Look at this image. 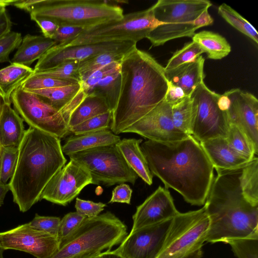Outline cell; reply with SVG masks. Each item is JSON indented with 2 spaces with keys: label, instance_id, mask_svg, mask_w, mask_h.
I'll use <instances>...</instances> for the list:
<instances>
[{
  "label": "cell",
  "instance_id": "obj_23",
  "mask_svg": "<svg viewBox=\"0 0 258 258\" xmlns=\"http://www.w3.org/2000/svg\"><path fill=\"white\" fill-rule=\"evenodd\" d=\"M11 105L4 103L3 106L0 116V143L2 147L19 148L26 131L24 120Z\"/></svg>",
  "mask_w": 258,
  "mask_h": 258
},
{
  "label": "cell",
  "instance_id": "obj_48",
  "mask_svg": "<svg viewBox=\"0 0 258 258\" xmlns=\"http://www.w3.org/2000/svg\"><path fill=\"white\" fill-rule=\"evenodd\" d=\"M30 18L40 27L43 36L53 39L58 25L52 20L40 16L31 14Z\"/></svg>",
  "mask_w": 258,
  "mask_h": 258
},
{
  "label": "cell",
  "instance_id": "obj_6",
  "mask_svg": "<svg viewBox=\"0 0 258 258\" xmlns=\"http://www.w3.org/2000/svg\"><path fill=\"white\" fill-rule=\"evenodd\" d=\"M127 234L124 223L109 211L86 218L76 232L49 258H76L109 250Z\"/></svg>",
  "mask_w": 258,
  "mask_h": 258
},
{
  "label": "cell",
  "instance_id": "obj_49",
  "mask_svg": "<svg viewBox=\"0 0 258 258\" xmlns=\"http://www.w3.org/2000/svg\"><path fill=\"white\" fill-rule=\"evenodd\" d=\"M132 192L133 190L129 185L125 183L119 184L112 190V197L108 203L131 204Z\"/></svg>",
  "mask_w": 258,
  "mask_h": 258
},
{
  "label": "cell",
  "instance_id": "obj_5",
  "mask_svg": "<svg viewBox=\"0 0 258 258\" xmlns=\"http://www.w3.org/2000/svg\"><path fill=\"white\" fill-rule=\"evenodd\" d=\"M102 0H16L13 6L49 18L58 25L79 27L84 30L117 21L123 17L122 9Z\"/></svg>",
  "mask_w": 258,
  "mask_h": 258
},
{
  "label": "cell",
  "instance_id": "obj_21",
  "mask_svg": "<svg viewBox=\"0 0 258 258\" xmlns=\"http://www.w3.org/2000/svg\"><path fill=\"white\" fill-rule=\"evenodd\" d=\"M205 58L202 55L194 61L184 63L165 72L168 82L179 87L186 96H190L198 86L204 82Z\"/></svg>",
  "mask_w": 258,
  "mask_h": 258
},
{
  "label": "cell",
  "instance_id": "obj_33",
  "mask_svg": "<svg viewBox=\"0 0 258 258\" xmlns=\"http://www.w3.org/2000/svg\"><path fill=\"white\" fill-rule=\"evenodd\" d=\"M218 13L228 23L258 44V33L254 27L238 12L226 4L218 8Z\"/></svg>",
  "mask_w": 258,
  "mask_h": 258
},
{
  "label": "cell",
  "instance_id": "obj_2",
  "mask_svg": "<svg viewBox=\"0 0 258 258\" xmlns=\"http://www.w3.org/2000/svg\"><path fill=\"white\" fill-rule=\"evenodd\" d=\"M120 72V93L110 127L116 135L162 102L168 89L164 68L137 47L125 56Z\"/></svg>",
  "mask_w": 258,
  "mask_h": 258
},
{
  "label": "cell",
  "instance_id": "obj_42",
  "mask_svg": "<svg viewBox=\"0 0 258 258\" xmlns=\"http://www.w3.org/2000/svg\"><path fill=\"white\" fill-rule=\"evenodd\" d=\"M227 243L238 258H258V236L233 239Z\"/></svg>",
  "mask_w": 258,
  "mask_h": 258
},
{
  "label": "cell",
  "instance_id": "obj_16",
  "mask_svg": "<svg viewBox=\"0 0 258 258\" xmlns=\"http://www.w3.org/2000/svg\"><path fill=\"white\" fill-rule=\"evenodd\" d=\"M137 47L133 41L105 42L60 47L57 44L48 50L38 60L34 73L53 69L69 60L82 61L107 51L132 50Z\"/></svg>",
  "mask_w": 258,
  "mask_h": 258
},
{
  "label": "cell",
  "instance_id": "obj_38",
  "mask_svg": "<svg viewBox=\"0 0 258 258\" xmlns=\"http://www.w3.org/2000/svg\"><path fill=\"white\" fill-rule=\"evenodd\" d=\"M79 62L77 60H69L53 69L34 73L56 79L81 83L78 73Z\"/></svg>",
  "mask_w": 258,
  "mask_h": 258
},
{
  "label": "cell",
  "instance_id": "obj_13",
  "mask_svg": "<svg viewBox=\"0 0 258 258\" xmlns=\"http://www.w3.org/2000/svg\"><path fill=\"white\" fill-rule=\"evenodd\" d=\"M92 184L89 171L76 161L70 162L57 171L43 190L40 200L66 206L87 185Z\"/></svg>",
  "mask_w": 258,
  "mask_h": 258
},
{
  "label": "cell",
  "instance_id": "obj_56",
  "mask_svg": "<svg viewBox=\"0 0 258 258\" xmlns=\"http://www.w3.org/2000/svg\"><path fill=\"white\" fill-rule=\"evenodd\" d=\"M102 252L93 253L88 254H85L81 256H79L76 258H96L99 256Z\"/></svg>",
  "mask_w": 258,
  "mask_h": 258
},
{
  "label": "cell",
  "instance_id": "obj_14",
  "mask_svg": "<svg viewBox=\"0 0 258 258\" xmlns=\"http://www.w3.org/2000/svg\"><path fill=\"white\" fill-rule=\"evenodd\" d=\"M0 244L4 250L22 251L36 258H49L59 248L56 236L35 228L29 223L0 232Z\"/></svg>",
  "mask_w": 258,
  "mask_h": 258
},
{
  "label": "cell",
  "instance_id": "obj_12",
  "mask_svg": "<svg viewBox=\"0 0 258 258\" xmlns=\"http://www.w3.org/2000/svg\"><path fill=\"white\" fill-rule=\"evenodd\" d=\"M219 96L204 82L190 96L194 101L190 135L199 142L227 136L230 124L226 112L218 107Z\"/></svg>",
  "mask_w": 258,
  "mask_h": 258
},
{
  "label": "cell",
  "instance_id": "obj_53",
  "mask_svg": "<svg viewBox=\"0 0 258 258\" xmlns=\"http://www.w3.org/2000/svg\"><path fill=\"white\" fill-rule=\"evenodd\" d=\"M10 190L9 183L0 181V207L3 205L7 193Z\"/></svg>",
  "mask_w": 258,
  "mask_h": 258
},
{
  "label": "cell",
  "instance_id": "obj_7",
  "mask_svg": "<svg viewBox=\"0 0 258 258\" xmlns=\"http://www.w3.org/2000/svg\"><path fill=\"white\" fill-rule=\"evenodd\" d=\"M87 95L82 89L63 109L59 110L21 86L11 96L14 109L29 126L61 139L70 133V117Z\"/></svg>",
  "mask_w": 258,
  "mask_h": 258
},
{
  "label": "cell",
  "instance_id": "obj_43",
  "mask_svg": "<svg viewBox=\"0 0 258 258\" xmlns=\"http://www.w3.org/2000/svg\"><path fill=\"white\" fill-rule=\"evenodd\" d=\"M20 33L10 31L0 37V63L10 62V53L18 48L22 42Z\"/></svg>",
  "mask_w": 258,
  "mask_h": 258
},
{
  "label": "cell",
  "instance_id": "obj_58",
  "mask_svg": "<svg viewBox=\"0 0 258 258\" xmlns=\"http://www.w3.org/2000/svg\"><path fill=\"white\" fill-rule=\"evenodd\" d=\"M4 250L0 244V258H4L3 255Z\"/></svg>",
  "mask_w": 258,
  "mask_h": 258
},
{
  "label": "cell",
  "instance_id": "obj_22",
  "mask_svg": "<svg viewBox=\"0 0 258 258\" xmlns=\"http://www.w3.org/2000/svg\"><path fill=\"white\" fill-rule=\"evenodd\" d=\"M120 137L110 129L78 135L69 138L62 146V151L68 156L82 151L110 145L116 144Z\"/></svg>",
  "mask_w": 258,
  "mask_h": 258
},
{
  "label": "cell",
  "instance_id": "obj_36",
  "mask_svg": "<svg viewBox=\"0 0 258 258\" xmlns=\"http://www.w3.org/2000/svg\"><path fill=\"white\" fill-rule=\"evenodd\" d=\"M203 53L201 47L192 41L186 43L181 48L177 50L172 54L164 70L168 71L184 63L193 61Z\"/></svg>",
  "mask_w": 258,
  "mask_h": 258
},
{
  "label": "cell",
  "instance_id": "obj_17",
  "mask_svg": "<svg viewBox=\"0 0 258 258\" xmlns=\"http://www.w3.org/2000/svg\"><path fill=\"white\" fill-rule=\"evenodd\" d=\"M123 133H132L159 142L177 141L188 136L177 129L172 117L171 105L164 100Z\"/></svg>",
  "mask_w": 258,
  "mask_h": 258
},
{
  "label": "cell",
  "instance_id": "obj_34",
  "mask_svg": "<svg viewBox=\"0 0 258 258\" xmlns=\"http://www.w3.org/2000/svg\"><path fill=\"white\" fill-rule=\"evenodd\" d=\"M229 146L238 154L248 161L254 159L257 153L246 136L236 125L230 124L229 131L226 138Z\"/></svg>",
  "mask_w": 258,
  "mask_h": 258
},
{
  "label": "cell",
  "instance_id": "obj_39",
  "mask_svg": "<svg viewBox=\"0 0 258 258\" xmlns=\"http://www.w3.org/2000/svg\"><path fill=\"white\" fill-rule=\"evenodd\" d=\"M86 218L77 212H70L63 217L57 236L59 247L76 232Z\"/></svg>",
  "mask_w": 258,
  "mask_h": 258
},
{
  "label": "cell",
  "instance_id": "obj_9",
  "mask_svg": "<svg viewBox=\"0 0 258 258\" xmlns=\"http://www.w3.org/2000/svg\"><path fill=\"white\" fill-rule=\"evenodd\" d=\"M209 223L204 206L196 211L179 212L172 219L156 258H201Z\"/></svg>",
  "mask_w": 258,
  "mask_h": 258
},
{
  "label": "cell",
  "instance_id": "obj_10",
  "mask_svg": "<svg viewBox=\"0 0 258 258\" xmlns=\"http://www.w3.org/2000/svg\"><path fill=\"white\" fill-rule=\"evenodd\" d=\"M163 24L155 18L152 6L144 10L123 15L122 19L84 30L77 37L60 47L105 42H137L147 37L155 27Z\"/></svg>",
  "mask_w": 258,
  "mask_h": 258
},
{
  "label": "cell",
  "instance_id": "obj_30",
  "mask_svg": "<svg viewBox=\"0 0 258 258\" xmlns=\"http://www.w3.org/2000/svg\"><path fill=\"white\" fill-rule=\"evenodd\" d=\"M134 49L107 51L80 61L78 73L81 82L85 81L94 72L107 64L114 62L120 63L125 56Z\"/></svg>",
  "mask_w": 258,
  "mask_h": 258
},
{
  "label": "cell",
  "instance_id": "obj_31",
  "mask_svg": "<svg viewBox=\"0 0 258 258\" xmlns=\"http://www.w3.org/2000/svg\"><path fill=\"white\" fill-rule=\"evenodd\" d=\"M120 69L99 82L86 95L94 94L105 99L113 112L117 105L121 90Z\"/></svg>",
  "mask_w": 258,
  "mask_h": 258
},
{
  "label": "cell",
  "instance_id": "obj_46",
  "mask_svg": "<svg viewBox=\"0 0 258 258\" xmlns=\"http://www.w3.org/2000/svg\"><path fill=\"white\" fill-rule=\"evenodd\" d=\"M75 208L76 212L84 215L86 218H93L97 216L104 210L106 204L101 202L95 203L93 201L77 198Z\"/></svg>",
  "mask_w": 258,
  "mask_h": 258
},
{
  "label": "cell",
  "instance_id": "obj_19",
  "mask_svg": "<svg viewBox=\"0 0 258 258\" xmlns=\"http://www.w3.org/2000/svg\"><path fill=\"white\" fill-rule=\"evenodd\" d=\"M179 213L168 188L159 186L137 207L131 231L173 219Z\"/></svg>",
  "mask_w": 258,
  "mask_h": 258
},
{
  "label": "cell",
  "instance_id": "obj_3",
  "mask_svg": "<svg viewBox=\"0 0 258 258\" xmlns=\"http://www.w3.org/2000/svg\"><path fill=\"white\" fill-rule=\"evenodd\" d=\"M61 147L60 139L54 135L31 127L26 130L9 183L13 201L21 212L27 211L40 200L47 183L66 165Z\"/></svg>",
  "mask_w": 258,
  "mask_h": 258
},
{
  "label": "cell",
  "instance_id": "obj_45",
  "mask_svg": "<svg viewBox=\"0 0 258 258\" xmlns=\"http://www.w3.org/2000/svg\"><path fill=\"white\" fill-rule=\"evenodd\" d=\"M61 219L54 216H42L37 214L29 224L40 230L49 233L57 237Z\"/></svg>",
  "mask_w": 258,
  "mask_h": 258
},
{
  "label": "cell",
  "instance_id": "obj_29",
  "mask_svg": "<svg viewBox=\"0 0 258 258\" xmlns=\"http://www.w3.org/2000/svg\"><path fill=\"white\" fill-rule=\"evenodd\" d=\"M82 89L81 83H78L49 89L27 91L36 94L55 108L60 110L64 108Z\"/></svg>",
  "mask_w": 258,
  "mask_h": 258
},
{
  "label": "cell",
  "instance_id": "obj_1",
  "mask_svg": "<svg viewBox=\"0 0 258 258\" xmlns=\"http://www.w3.org/2000/svg\"><path fill=\"white\" fill-rule=\"evenodd\" d=\"M152 174L165 188L192 205H204L213 183L214 167L200 142L189 135L171 142L147 140L140 145Z\"/></svg>",
  "mask_w": 258,
  "mask_h": 258
},
{
  "label": "cell",
  "instance_id": "obj_35",
  "mask_svg": "<svg viewBox=\"0 0 258 258\" xmlns=\"http://www.w3.org/2000/svg\"><path fill=\"white\" fill-rule=\"evenodd\" d=\"M194 108L191 96L171 106L172 117L175 127L187 135H190V125Z\"/></svg>",
  "mask_w": 258,
  "mask_h": 258
},
{
  "label": "cell",
  "instance_id": "obj_4",
  "mask_svg": "<svg viewBox=\"0 0 258 258\" xmlns=\"http://www.w3.org/2000/svg\"><path fill=\"white\" fill-rule=\"evenodd\" d=\"M242 168L217 170L204 205L210 222L206 242L227 243L258 236V205L248 202L242 194L239 177Z\"/></svg>",
  "mask_w": 258,
  "mask_h": 258
},
{
  "label": "cell",
  "instance_id": "obj_15",
  "mask_svg": "<svg viewBox=\"0 0 258 258\" xmlns=\"http://www.w3.org/2000/svg\"><path fill=\"white\" fill-rule=\"evenodd\" d=\"M172 220L131 231L112 251L122 258H156L163 246Z\"/></svg>",
  "mask_w": 258,
  "mask_h": 258
},
{
  "label": "cell",
  "instance_id": "obj_47",
  "mask_svg": "<svg viewBox=\"0 0 258 258\" xmlns=\"http://www.w3.org/2000/svg\"><path fill=\"white\" fill-rule=\"evenodd\" d=\"M84 30L79 27L59 25L53 39L57 44H65L77 37Z\"/></svg>",
  "mask_w": 258,
  "mask_h": 258
},
{
  "label": "cell",
  "instance_id": "obj_59",
  "mask_svg": "<svg viewBox=\"0 0 258 258\" xmlns=\"http://www.w3.org/2000/svg\"><path fill=\"white\" fill-rule=\"evenodd\" d=\"M101 254H100L99 256H98V257H96V258H100V255H101Z\"/></svg>",
  "mask_w": 258,
  "mask_h": 258
},
{
  "label": "cell",
  "instance_id": "obj_24",
  "mask_svg": "<svg viewBox=\"0 0 258 258\" xmlns=\"http://www.w3.org/2000/svg\"><path fill=\"white\" fill-rule=\"evenodd\" d=\"M142 142V139L124 138L120 140L116 146L127 164L138 177L150 185L153 183V174L140 147Z\"/></svg>",
  "mask_w": 258,
  "mask_h": 258
},
{
  "label": "cell",
  "instance_id": "obj_32",
  "mask_svg": "<svg viewBox=\"0 0 258 258\" xmlns=\"http://www.w3.org/2000/svg\"><path fill=\"white\" fill-rule=\"evenodd\" d=\"M244 198L253 205H258V159L255 157L241 170L239 177Z\"/></svg>",
  "mask_w": 258,
  "mask_h": 258
},
{
  "label": "cell",
  "instance_id": "obj_20",
  "mask_svg": "<svg viewBox=\"0 0 258 258\" xmlns=\"http://www.w3.org/2000/svg\"><path fill=\"white\" fill-rule=\"evenodd\" d=\"M216 170H229L243 167L250 161L235 152L225 138L200 142Z\"/></svg>",
  "mask_w": 258,
  "mask_h": 258
},
{
  "label": "cell",
  "instance_id": "obj_8",
  "mask_svg": "<svg viewBox=\"0 0 258 258\" xmlns=\"http://www.w3.org/2000/svg\"><path fill=\"white\" fill-rule=\"evenodd\" d=\"M212 5L207 0H159L153 6L155 19L161 24L147 36L153 46L178 38L192 37L198 29L194 20Z\"/></svg>",
  "mask_w": 258,
  "mask_h": 258
},
{
  "label": "cell",
  "instance_id": "obj_26",
  "mask_svg": "<svg viewBox=\"0 0 258 258\" xmlns=\"http://www.w3.org/2000/svg\"><path fill=\"white\" fill-rule=\"evenodd\" d=\"M33 73L30 67L16 63L0 70V96L5 103L11 104L13 93Z\"/></svg>",
  "mask_w": 258,
  "mask_h": 258
},
{
  "label": "cell",
  "instance_id": "obj_41",
  "mask_svg": "<svg viewBox=\"0 0 258 258\" xmlns=\"http://www.w3.org/2000/svg\"><path fill=\"white\" fill-rule=\"evenodd\" d=\"M76 83H78L56 79L33 73L21 86L26 90H35L64 86Z\"/></svg>",
  "mask_w": 258,
  "mask_h": 258
},
{
  "label": "cell",
  "instance_id": "obj_44",
  "mask_svg": "<svg viewBox=\"0 0 258 258\" xmlns=\"http://www.w3.org/2000/svg\"><path fill=\"white\" fill-rule=\"evenodd\" d=\"M120 63L112 62L97 70L85 81L81 83L82 87L87 94L99 82L120 69Z\"/></svg>",
  "mask_w": 258,
  "mask_h": 258
},
{
  "label": "cell",
  "instance_id": "obj_55",
  "mask_svg": "<svg viewBox=\"0 0 258 258\" xmlns=\"http://www.w3.org/2000/svg\"><path fill=\"white\" fill-rule=\"evenodd\" d=\"M15 2L14 0H0V9H6L9 6H13Z\"/></svg>",
  "mask_w": 258,
  "mask_h": 258
},
{
  "label": "cell",
  "instance_id": "obj_37",
  "mask_svg": "<svg viewBox=\"0 0 258 258\" xmlns=\"http://www.w3.org/2000/svg\"><path fill=\"white\" fill-rule=\"evenodd\" d=\"M113 113L111 111L90 118L70 130V132L78 135L110 129Z\"/></svg>",
  "mask_w": 258,
  "mask_h": 258
},
{
  "label": "cell",
  "instance_id": "obj_28",
  "mask_svg": "<svg viewBox=\"0 0 258 258\" xmlns=\"http://www.w3.org/2000/svg\"><path fill=\"white\" fill-rule=\"evenodd\" d=\"M109 111L104 98L96 95H88L72 113L68 124L69 131L82 122Z\"/></svg>",
  "mask_w": 258,
  "mask_h": 258
},
{
  "label": "cell",
  "instance_id": "obj_54",
  "mask_svg": "<svg viewBox=\"0 0 258 258\" xmlns=\"http://www.w3.org/2000/svg\"><path fill=\"white\" fill-rule=\"evenodd\" d=\"M100 258H122L119 255L114 253L112 250H106L102 252Z\"/></svg>",
  "mask_w": 258,
  "mask_h": 258
},
{
  "label": "cell",
  "instance_id": "obj_27",
  "mask_svg": "<svg viewBox=\"0 0 258 258\" xmlns=\"http://www.w3.org/2000/svg\"><path fill=\"white\" fill-rule=\"evenodd\" d=\"M192 40L207 53L210 59H221L231 51L230 44L223 36L210 31L203 30L195 33Z\"/></svg>",
  "mask_w": 258,
  "mask_h": 258
},
{
  "label": "cell",
  "instance_id": "obj_51",
  "mask_svg": "<svg viewBox=\"0 0 258 258\" xmlns=\"http://www.w3.org/2000/svg\"><path fill=\"white\" fill-rule=\"evenodd\" d=\"M12 22L6 9H0V37L11 31Z\"/></svg>",
  "mask_w": 258,
  "mask_h": 258
},
{
  "label": "cell",
  "instance_id": "obj_57",
  "mask_svg": "<svg viewBox=\"0 0 258 258\" xmlns=\"http://www.w3.org/2000/svg\"><path fill=\"white\" fill-rule=\"evenodd\" d=\"M4 104V102L2 98L0 96V116H1V114L2 112V108H3V106ZM2 149V147L0 143V161H1V158Z\"/></svg>",
  "mask_w": 258,
  "mask_h": 258
},
{
  "label": "cell",
  "instance_id": "obj_25",
  "mask_svg": "<svg viewBox=\"0 0 258 258\" xmlns=\"http://www.w3.org/2000/svg\"><path fill=\"white\" fill-rule=\"evenodd\" d=\"M57 44L53 39L41 35H26L22 40L11 63L27 67L39 59L48 50Z\"/></svg>",
  "mask_w": 258,
  "mask_h": 258
},
{
  "label": "cell",
  "instance_id": "obj_40",
  "mask_svg": "<svg viewBox=\"0 0 258 258\" xmlns=\"http://www.w3.org/2000/svg\"><path fill=\"white\" fill-rule=\"evenodd\" d=\"M19 148L14 146L2 147L0 161V181L7 183L13 176L17 164Z\"/></svg>",
  "mask_w": 258,
  "mask_h": 258
},
{
  "label": "cell",
  "instance_id": "obj_11",
  "mask_svg": "<svg viewBox=\"0 0 258 258\" xmlns=\"http://www.w3.org/2000/svg\"><path fill=\"white\" fill-rule=\"evenodd\" d=\"M68 156L89 171L93 184L106 186L125 182L134 184L138 178L116 144L82 151Z\"/></svg>",
  "mask_w": 258,
  "mask_h": 258
},
{
  "label": "cell",
  "instance_id": "obj_52",
  "mask_svg": "<svg viewBox=\"0 0 258 258\" xmlns=\"http://www.w3.org/2000/svg\"><path fill=\"white\" fill-rule=\"evenodd\" d=\"M214 20L208 12V10L202 13L194 21V25L198 29L202 27L212 25Z\"/></svg>",
  "mask_w": 258,
  "mask_h": 258
},
{
  "label": "cell",
  "instance_id": "obj_18",
  "mask_svg": "<svg viewBox=\"0 0 258 258\" xmlns=\"http://www.w3.org/2000/svg\"><path fill=\"white\" fill-rule=\"evenodd\" d=\"M230 104L226 112L230 124L238 127L258 151V100L252 94L240 89L225 92Z\"/></svg>",
  "mask_w": 258,
  "mask_h": 258
},
{
  "label": "cell",
  "instance_id": "obj_50",
  "mask_svg": "<svg viewBox=\"0 0 258 258\" xmlns=\"http://www.w3.org/2000/svg\"><path fill=\"white\" fill-rule=\"evenodd\" d=\"M186 97L183 90L168 82V89L164 100L171 106L178 103Z\"/></svg>",
  "mask_w": 258,
  "mask_h": 258
}]
</instances>
